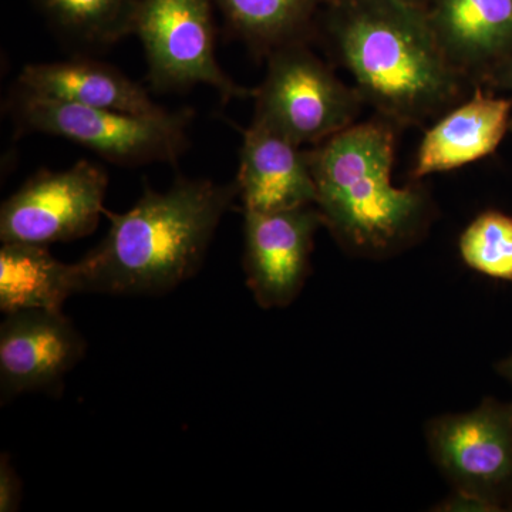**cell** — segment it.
I'll list each match as a JSON object with an SVG mask.
<instances>
[{"label":"cell","instance_id":"5","mask_svg":"<svg viewBox=\"0 0 512 512\" xmlns=\"http://www.w3.org/2000/svg\"><path fill=\"white\" fill-rule=\"evenodd\" d=\"M261 86L252 93L259 124L296 146H318L356 123L365 104L356 87L342 82L309 43L274 50Z\"/></svg>","mask_w":512,"mask_h":512},{"label":"cell","instance_id":"3","mask_svg":"<svg viewBox=\"0 0 512 512\" xmlns=\"http://www.w3.org/2000/svg\"><path fill=\"white\" fill-rule=\"evenodd\" d=\"M393 128L382 117L355 123L308 150L323 225L352 254H396L429 228V192L393 184Z\"/></svg>","mask_w":512,"mask_h":512},{"label":"cell","instance_id":"8","mask_svg":"<svg viewBox=\"0 0 512 512\" xmlns=\"http://www.w3.org/2000/svg\"><path fill=\"white\" fill-rule=\"evenodd\" d=\"M109 177L100 165L80 160L63 171L29 178L0 210V239L49 245L87 237L104 215Z\"/></svg>","mask_w":512,"mask_h":512},{"label":"cell","instance_id":"13","mask_svg":"<svg viewBox=\"0 0 512 512\" xmlns=\"http://www.w3.org/2000/svg\"><path fill=\"white\" fill-rule=\"evenodd\" d=\"M15 94L138 116H156L167 111L150 99L141 84L117 67L90 57L28 64L19 74Z\"/></svg>","mask_w":512,"mask_h":512},{"label":"cell","instance_id":"4","mask_svg":"<svg viewBox=\"0 0 512 512\" xmlns=\"http://www.w3.org/2000/svg\"><path fill=\"white\" fill-rule=\"evenodd\" d=\"M12 114L22 133L62 137L113 164H175L187 151L190 109L138 116L13 94Z\"/></svg>","mask_w":512,"mask_h":512},{"label":"cell","instance_id":"2","mask_svg":"<svg viewBox=\"0 0 512 512\" xmlns=\"http://www.w3.org/2000/svg\"><path fill=\"white\" fill-rule=\"evenodd\" d=\"M238 198L237 183L178 178L158 192L146 187L131 210H106L110 229L76 262L79 292L157 295L200 269L225 212Z\"/></svg>","mask_w":512,"mask_h":512},{"label":"cell","instance_id":"20","mask_svg":"<svg viewBox=\"0 0 512 512\" xmlns=\"http://www.w3.org/2000/svg\"><path fill=\"white\" fill-rule=\"evenodd\" d=\"M491 82L512 90V56L501 63L493 73L488 76Z\"/></svg>","mask_w":512,"mask_h":512},{"label":"cell","instance_id":"6","mask_svg":"<svg viewBox=\"0 0 512 512\" xmlns=\"http://www.w3.org/2000/svg\"><path fill=\"white\" fill-rule=\"evenodd\" d=\"M430 454L453 485L441 510L512 511V402L485 399L427 426Z\"/></svg>","mask_w":512,"mask_h":512},{"label":"cell","instance_id":"9","mask_svg":"<svg viewBox=\"0 0 512 512\" xmlns=\"http://www.w3.org/2000/svg\"><path fill=\"white\" fill-rule=\"evenodd\" d=\"M323 227L316 205L274 212L245 211L244 271L262 308L295 301L311 269L313 242Z\"/></svg>","mask_w":512,"mask_h":512},{"label":"cell","instance_id":"15","mask_svg":"<svg viewBox=\"0 0 512 512\" xmlns=\"http://www.w3.org/2000/svg\"><path fill=\"white\" fill-rule=\"evenodd\" d=\"M79 292L76 264H63L43 245L5 242L0 249V309L62 311Z\"/></svg>","mask_w":512,"mask_h":512},{"label":"cell","instance_id":"10","mask_svg":"<svg viewBox=\"0 0 512 512\" xmlns=\"http://www.w3.org/2000/svg\"><path fill=\"white\" fill-rule=\"evenodd\" d=\"M84 352L86 342L62 311L9 313L0 326L2 404L25 392H55Z\"/></svg>","mask_w":512,"mask_h":512},{"label":"cell","instance_id":"18","mask_svg":"<svg viewBox=\"0 0 512 512\" xmlns=\"http://www.w3.org/2000/svg\"><path fill=\"white\" fill-rule=\"evenodd\" d=\"M461 259L468 268L488 278L512 282V217L500 211H485L464 229Z\"/></svg>","mask_w":512,"mask_h":512},{"label":"cell","instance_id":"1","mask_svg":"<svg viewBox=\"0 0 512 512\" xmlns=\"http://www.w3.org/2000/svg\"><path fill=\"white\" fill-rule=\"evenodd\" d=\"M319 22L363 101L396 126H419L466 93L468 80L444 56L426 8L403 0H329Z\"/></svg>","mask_w":512,"mask_h":512},{"label":"cell","instance_id":"14","mask_svg":"<svg viewBox=\"0 0 512 512\" xmlns=\"http://www.w3.org/2000/svg\"><path fill=\"white\" fill-rule=\"evenodd\" d=\"M512 101L476 93L448 110L421 140L413 178L447 173L490 156L510 128Z\"/></svg>","mask_w":512,"mask_h":512},{"label":"cell","instance_id":"7","mask_svg":"<svg viewBox=\"0 0 512 512\" xmlns=\"http://www.w3.org/2000/svg\"><path fill=\"white\" fill-rule=\"evenodd\" d=\"M214 9L212 0H138L133 35L143 45L154 90L175 92L205 84L224 103L252 96L218 63Z\"/></svg>","mask_w":512,"mask_h":512},{"label":"cell","instance_id":"12","mask_svg":"<svg viewBox=\"0 0 512 512\" xmlns=\"http://www.w3.org/2000/svg\"><path fill=\"white\" fill-rule=\"evenodd\" d=\"M427 13L444 56L468 82L512 56V0H430Z\"/></svg>","mask_w":512,"mask_h":512},{"label":"cell","instance_id":"21","mask_svg":"<svg viewBox=\"0 0 512 512\" xmlns=\"http://www.w3.org/2000/svg\"><path fill=\"white\" fill-rule=\"evenodd\" d=\"M495 369H497L498 375L503 376L512 386V353L510 356L505 357L504 360H501Z\"/></svg>","mask_w":512,"mask_h":512},{"label":"cell","instance_id":"22","mask_svg":"<svg viewBox=\"0 0 512 512\" xmlns=\"http://www.w3.org/2000/svg\"><path fill=\"white\" fill-rule=\"evenodd\" d=\"M403 2L412 3V5L427 9V6H429L427 3H430V0H403Z\"/></svg>","mask_w":512,"mask_h":512},{"label":"cell","instance_id":"17","mask_svg":"<svg viewBox=\"0 0 512 512\" xmlns=\"http://www.w3.org/2000/svg\"><path fill=\"white\" fill-rule=\"evenodd\" d=\"M43 15L74 45L99 52L133 35L138 0H36Z\"/></svg>","mask_w":512,"mask_h":512},{"label":"cell","instance_id":"16","mask_svg":"<svg viewBox=\"0 0 512 512\" xmlns=\"http://www.w3.org/2000/svg\"><path fill=\"white\" fill-rule=\"evenodd\" d=\"M229 35L255 57L279 47L311 42L329 0H212Z\"/></svg>","mask_w":512,"mask_h":512},{"label":"cell","instance_id":"11","mask_svg":"<svg viewBox=\"0 0 512 512\" xmlns=\"http://www.w3.org/2000/svg\"><path fill=\"white\" fill-rule=\"evenodd\" d=\"M235 183L244 211L274 212L316 205L308 150L256 123L244 131Z\"/></svg>","mask_w":512,"mask_h":512},{"label":"cell","instance_id":"19","mask_svg":"<svg viewBox=\"0 0 512 512\" xmlns=\"http://www.w3.org/2000/svg\"><path fill=\"white\" fill-rule=\"evenodd\" d=\"M22 481L16 473L8 454L0 458V511L15 512L22 501Z\"/></svg>","mask_w":512,"mask_h":512}]
</instances>
